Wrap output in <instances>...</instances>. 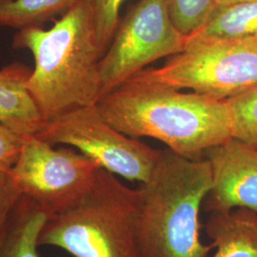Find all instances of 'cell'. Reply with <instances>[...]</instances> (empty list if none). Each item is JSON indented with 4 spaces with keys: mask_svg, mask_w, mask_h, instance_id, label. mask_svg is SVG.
<instances>
[{
    "mask_svg": "<svg viewBox=\"0 0 257 257\" xmlns=\"http://www.w3.org/2000/svg\"><path fill=\"white\" fill-rule=\"evenodd\" d=\"M88 2L92 8L96 37L103 56L119 24L120 9L125 0H88Z\"/></svg>",
    "mask_w": 257,
    "mask_h": 257,
    "instance_id": "cell-17",
    "label": "cell"
},
{
    "mask_svg": "<svg viewBox=\"0 0 257 257\" xmlns=\"http://www.w3.org/2000/svg\"><path fill=\"white\" fill-rule=\"evenodd\" d=\"M175 27L186 37L197 33L211 18L216 0H164Z\"/></svg>",
    "mask_w": 257,
    "mask_h": 257,
    "instance_id": "cell-16",
    "label": "cell"
},
{
    "mask_svg": "<svg viewBox=\"0 0 257 257\" xmlns=\"http://www.w3.org/2000/svg\"><path fill=\"white\" fill-rule=\"evenodd\" d=\"M20 196L10 173L0 174V245L5 236L12 212Z\"/></svg>",
    "mask_w": 257,
    "mask_h": 257,
    "instance_id": "cell-19",
    "label": "cell"
},
{
    "mask_svg": "<svg viewBox=\"0 0 257 257\" xmlns=\"http://www.w3.org/2000/svg\"><path fill=\"white\" fill-rule=\"evenodd\" d=\"M160 68L131 78L228 100L257 86V37L238 39L187 38L183 51Z\"/></svg>",
    "mask_w": 257,
    "mask_h": 257,
    "instance_id": "cell-5",
    "label": "cell"
},
{
    "mask_svg": "<svg viewBox=\"0 0 257 257\" xmlns=\"http://www.w3.org/2000/svg\"><path fill=\"white\" fill-rule=\"evenodd\" d=\"M13 46L34 56L28 88L45 122L101 97L102 53L88 0H78L50 29L19 30Z\"/></svg>",
    "mask_w": 257,
    "mask_h": 257,
    "instance_id": "cell-2",
    "label": "cell"
},
{
    "mask_svg": "<svg viewBox=\"0 0 257 257\" xmlns=\"http://www.w3.org/2000/svg\"><path fill=\"white\" fill-rule=\"evenodd\" d=\"M203 228L211 239V257H257V213L247 209L210 213Z\"/></svg>",
    "mask_w": 257,
    "mask_h": 257,
    "instance_id": "cell-11",
    "label": "cell"
},
{
    "mask_svg": "<svg viewBox=\"0 0 257 257\" xmlns=\"http://www.w3.org/2000/svg\"><path fill=\"white\" fill-rule=\"evenodd\" d=\"M99 168L74 148H55L37 136H28L9 173L20 194L51 216L77 201Z\"/></svg>",
    "mask_w": 257,
    "mask_h": 257,
    "instance_id": "cell-8",
    "label": "cell"
},
{
    "mask_svg": "<svg viewBox=\"0 0 257 257\" xmlns=\"http://www.w3.org/2000/svg\"><path fill=\"white\" fill-rule=\"evenodd\" d=\"M26 137L0 123V174L9 173L17 163Z\"/></svg>",
    "mask_w": 257,
    "mask_h": 257,
    "instance_id": "cell-18",
    "label": "cell"
},
{
    "mask_svg": "<svg viewBox=\"0 0 257 257\" xmlns=\"http://www.w3.org/2000/svg\"><path fill=\"white\" fill-rule=\"evenodd\" d=\"M247 1H257V0H216L217 5H228L239 2H247Z\"/></svg>",
    "mask_w": 257,
    "mask_h": 257,
    "instance_id": "cell-20",
    "label": "cell"
},
{
    "mask_svg": "<svg viewBox=\"0 0 257 257\" xmlns=\"http://www.w3.org/2000/svg\"><path fill=\"white\" fill-rule=\"evenodd\" d=\"M36 136L74 148L102 169L141 183L149 179L160 152L112 127L96 104L46 121Z\"/></svg>",
    "mask_w": 257,
    "mask_h": 257,
    "instance_id": "cell-6",
    "label": "cell"
},
{
    "mask_svg": "<svg viewBox=\"0 0 257 257\" xmlns=\"http://www.w3.org/2000/svg\"><path fill=\"white\" fill-rule=\"evenodd\" d=\"M139 193L99 168L90 188L65 211L48 217L39 246L74 257H141Z\"/></svg>",
    "mask_w": 257,
    "mask_h": 257,
    "instance_id": "cell-4",
    "label": "cell"
},
{
    "mask_svg": "<svg viewBox=\"0 0 257 257\" xmlns=\"http://www.w3.org/2000/svg\"><path fill=\"white\" fill-rule=\"evenodd\" d=\"M257 37V1L217 5L197 33L187 38L238 39Z\"/></svg>",
    "mask_w": 257,
    "mask_h": 257,
    "instance_id": "cell-13",
    "label": "cell"
},
{
    "mask_svg": "<svg viewBox=\"0 0 257 257\" xmlns=\"http://www.w3.org/2000/svg\"><path fill=\"white\" fill-rule=\"evenodd\" d=\"M187 37L164 0H139L128 9L99 61L101 96L156 60L182 52Z\"/></svg>",
    "mask_w": 257,
    "mask_h": 257,
    "instance_id": "cell-7",
    "label": "cell"
},
{
    "mask_svg": "<svg viewBox=\"0 0 257 257\" xmlns=\"http://www.w3.org/2000/svg\"><path fill=\"white\" fill-rule=\"evenodd\" d=\"M231 138L257 149V86L227 100Z\"/></svg>",
    "mask_w": 257,
    "mask_h": 257,
    "instance_id": "cell-15",
    "label": "cell"
},
{
    "mask_svg": "<svg viewBox=\"0 0 257 257\" xmlns=\"http://www.w3.org/2000/svg\"><path fill=\"white\" fill-rule=\"evenodd\" d=\"M212 184L203 203L206 212L247 209L257 213V149L230 138L210 148Z\"/></svg>",
    "mask_w": 257,
    "mask_h": 257,
    "instance_id": "cell-9",
    "label": "cell"
},
{
    "mask_svg": "<svg viewBox=\"0 0 257 257\" xmlns=\"http://www.w3.org/2000/svg\"><path fill=\"white\" fill-rule=\"evenodd\" d=\"M212 184L204 157L190 159L160 150L152 174L138 189L141 257H209L200 212Z\"/></svg>",
    "mask_w": 257,
    "mask_h": 257,
    "instance_id": "cell-3",
    "label": "cell"
},
{
    "mask_svg": "<svg viewBox=\"0 0 257 257\" xmlns=\"http://www.w3.org/2000/svg\"><path fill=\"white\" fill-rule=\"evenodd\" d=\"M112 127L133 138H151L190 159L231 138L228 102L130 78L96 103Z\"/></svg>",
    "mask_w": 257,
    "mask_h": 257,
    "instance_id": "cell-1",
    "label": "cell"
},
{
    "mask_svg": "<svg viewBox=\"0 0 257 257\" xmlns=\"http://www.w3.org/2000/svg\"><path fill=\"white\" fill-rule=\"evenodd\" d=\"M78 0H0V27H42L64 15Z\"/></svg>",
    "mask_w": 257,
    "mask_h": 257,
    "instance_id": "cell-14",
    "label": "cell"
},
{
    "mask_svg": "<svg viewBox=\"0 0 257 257\" xmlns=\"http://www.w3.org/2000/svg\"><path fill=\"white\" fill-rule=\"evenodd\" d=\"M48 217L36 203L21 195L0 245V257H40L39 235Z\"/></svg>",
    "mask_w": 257,
    "mask_h": 257,
    "instance_id": "cell-12",
    "label": "cell"
},
{
    "mask_svg": "<svg viewBox=\"0 0 257 257\" xmlns=\"http://www.w3.org/2000/svg\"><path fill=\"white\" fill-rule=\"evenodd\" d=\"M31 73L21 62L0 69V123L25 137L36 136L45 123L28 88Z\"/></svg>",
    "mask_w": 257,
    "mask_h": 257,
    "instance_id": "cell-10",
    "label": "cell"
}]
</instances>
